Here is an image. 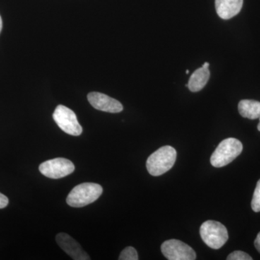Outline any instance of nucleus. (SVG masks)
Instances as JSON below:
<instances>
[{"mask_svg": "<svg viewBox=\"0 0 260 260\" xmlns=\"http://www.w3.org/2000/svg\"><path fill=\"white\" fill-rule=\"evenodd\" d=\"M75 165L71 160L64 158L51 159L39 166L43 175L51 179H60L74 172Z\"/></svg>", "mask_w": 260, "mask_h": 260, "instance_id": "nucleus-6", "label": "nucleus"}, {"mask_svg": "<svg viewBox=\"0 0 260 260\" xmlns=\"http://www.w3.org/2000/svg\"><path fill=\"white\" fill-rule=\"evenodd\" d=\"M200 233L203 242L213 249H220L229 239L226 228L215 220H207L202 224Z\"/></svg>", "mask_w": 260, "mask_h": 260, "instance_id": "nucleus-4", "label": "nucleus"}, {"mask_svg": "<svg viewBox=\"0 0 260 260\" xmlns=\"http://www.w3.org/2000/svg\"><path fill=\"white\" fill-rule=\"evenodd\" d=\"M9 203V200L7 198L5 195L2 194L0 192V209H3V208L7 207V205Z\"/></svg>", "mask_w": 260, "mask_h": 260, "instance_id": "nucleus-16", "label": "nucleus"}, {"mask_svg": "<svg viewBox=\"0 0 260 260\" xmlns=\"http://www.w3.org/2000/svg\"><path fill=\"white\" fill-rule=\"evenodd\" d=\"M102 186L95 183H83L75 186L67 198V203L73 208H82L99 199Z\"/></svg>", "mask_w": 260, "mask_h": 260, "instance_id": "nucleus-2", "label": "nucleus"}, {"mask_svg": "<svg viewBox=\"0 0 260 260\" xmlns=\"http://www.w3.org/2000/svg\"><path fill=\"white\" fill-rule=\"evenodd\" d=\"M210 64L208 62H205L204 64H203V68H209Z\"/></svg>", "mask_w": 260, "mask_h": 260, "instance_id": "nucleus-18", "label": "nucleus"}, {"mask_svg": "<svg viewBox=\"0 0 260 260\" xmlns=\"http://www.w3.org/2000/svg\"><path fill=\"white\" fill-rule=\"evenodd\" d=\"M259 124H258V126H257V129L258 130H259V131L260 132V116H259Z\"/></svg>", "mask_w": 260, "mask_h": 260, "instance_id": "nucleus-20", "label": "nucleus"}, {"mask_svg": "<svg viewBox=\"0 0 260 260\" xmlns=\"http://www.w3.org/2000/svg\"><path fill=\"white\" fill-rule=\"evenodd\" d=\"M243 150L242 143L236 138L223 140L213 152L210 162L214 167H225L237 158Z\"/></svg>", "mask_w": 260, "mask_h": 260, "instance_id": "nucleus-3", "label": "nucleus"}, {"mask_svg": "<svg viewBox=\"0 0 260 260\" xmlns=\"http://www.w3.org/2000/svg\"><path fill=\"white\" fill-rule=\"evenodd\" d=\"M177 159V151L172 146L161 147L148 157L146 167L150 175L158 177L170 170Z\"/></svg>", "mask_w": 260, "mask_h": 260, "instance_id": "nucleus-1", "label": "nucleus"}, {"mask_svg": "<svg viewBox=\"0 0 260 260\" xmlns=\"http://www.w3.org/2000/svg\"><path fill=\"white\" fill-rule=\"evenodd\" d=\"M228 260H251L252 258L251 257L249 254H246V252L242 251H235L234 252L231 253L227 257Z\"/></svg>", "mask_w": 260, "mask_h": 260, "instance_id": "nucleus-15", "label": "nucleus"}, {"mask_svg": "<svg viewBox=\"0 0 260 260\" xmlns=\"http://www.w3.org/2000/svg\"><path fill=\"white\" fill-rule=\"evenodd\" d=\"M138 251L133 246H127L124 249L119 255V260H138Z\"/></svg>", "mask_w": 260, "mask_h": 260, "instance_id": "nucleus-13", "label": "nucleus"}, {"mask_svg": "<svg viewBox=\"0 0 260 260\" xmlns=\"http://www.w3.org/2000/svg\"><path fill=\"white\" fill-rule=\"evenodd\" d=\"M56 243L59 244L61 249L65 251L73 259L89 260L90 259L88 254L83 250L79 243L75 241L65 233H60L56 237Z\"/></svg>", "mask_w": 260, "mask_h": 260, "instance_id": "nucleus-8", "label": "nucleus"}, {"mask_svg": "<svg viewBox=\"0 0 260 260\" xmlns=\"http://www.w3.org/2000/svg\"><path fill=\"white\" fill-rule=\"evenodd\" d=\"M210 71L208 68L203 67L195 70L189 78L188 88L191 92H198L204 88L210 79Z\"/></svg>", "mask_w": 260, "mask_h": 260, "instance_id": "nucleus-11", "label": "nucleus"}, {"mask_svg": "<svg viewBox=\"0 0 260 260\" xmlns=\"http://www.w3.org/2000/svg\"><path fill=\"white\" fill-rule=\"evenodd\" d=\"M88 100L92 107L102 112L119 113L123 110V106L120 102L106 94L92 92L88 94Z\"/></svg>", "mask_w": 260, "mask_h": 260, "instance_id": "nucleus-9", "label": "nucleus"}, {"mask_svg": "<svg viewBox=\"0 0 260 260\" xmlns=\"http://www.w3.org/2000/svg\"><path fill=\"white\" fill-rule=\"evenodd\" d=\"M53 119L56 124L67 134L79 136L83 133V128L78 122L76 114L69 108L63 105L56 107Z\"/></svg>", "mask_w": 260, "mask_h": 260, "instance_id": "nucleus-5", "label": "nucleus"}, {"mask_svg": "<svg viewBox=\"0 0 260 260\" xmlns=\"http://www.w3.org/2000/svg\"><path fill=\"white\" fill-rule=\"evenodd\" d=\"M254 246H255L256 249L260 253V232L257 234V237H256L255 241H254Z\"/></svg>", "mask_w": 260, "mask_h": 260, "instance_id": "nucleus-17", "label": "nucleus"}, {"mask_svg": "<svg viewBox=\"0 0 260 260\" xmlns=\"http://www.w3.org/2000/svg\"><path fill=\"white\" fill-rule=\"evenodd\" d=\"M244 0H215V9L220 18L229 20L239 14Z\"/></svg>", "mask_w": 260, "mask_h": 260, "instance_id": "nucleus-10", "label": "nucleus"}, {"mask_svg": "<svg viewBox=\"0 0 260 260\" xmlns=\"http://www.w3.org/2000/svg\"><path fill=\"white\" fill-rule=\"evenodd\" d=\"M161 251L169 260H194L197 258L196 253L191 246L177 239L162 243Z\"/></svg>", "mask_w": 260, "mask_h": 260, "instance_id": "nucleus-7", "label": "nucleus"}, {"mask_svg": "<svg viewBox=\"0 0 260 260\" xmlns=\"http://www.w3.org/2000/svg\"><path fill=\"white\" fill-rule=\"evenodd\" d=\"M239 114L249 119H259L260 116V102L254 100H242L238 106Z\"/></svg>", "mask_w": 260, "mask_h": 260, "instance_id": "nucleus-12", "label": "nucleus"}, {"mask_svg": "<svg viewBox=\"0 0 260 260\" xmlns=\"http://www.w3.org/2000/svg\"><path fill=\"white\" fill-rule=\"evenodd\" d=\"M189 70H186V74H189Z\"/></svg>", "mask_w": 260, "mask_h": 260, "instance_id": "nucleus-21", "label": "nucleus"}, {"mask_svg": "<svg viewBox=\"0 0 260 260\" xmlns=\"http://www.w3.org/2000/svg\"><path fill=\"white\" fill-rule=\"evenodd\" d=\"M2 28H3V20H2L1 16H0V32H1Z\"/></svg>", "mask_w": 260, "mask_h": 260, "instance_id": "nucleus-19", "label": "nucleus"}, {"mask_svg": "<svg viewBox=\"0 0 260 260\" xmlns=\"http://www.w3.org/2000/svg\"><path fill=\"white\" fill-rule=\"evenodd\" d=\"M251 208L256 213L260 212V179L256 184L251 203Z\"/></svg>", "mask_w": 260, "mask_h": 260, "instance_id": "nucleus-14", "label": "nucleus"}]
</instances>
